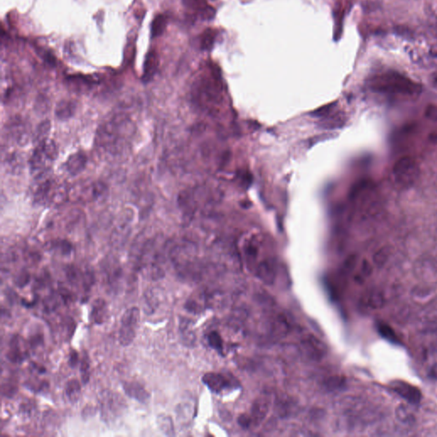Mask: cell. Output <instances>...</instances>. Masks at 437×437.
Listing matches in <instances>:
<instances>
[{
	"label": "cell",
	"mask_w": 437,
	"mask_h": 437,
	"mask_svg": "<svg viewBox=\"0 0 437 437\" xmlns=\"http://www.w3.org/2000/svg\"><path fill=\"white\" fill-rule=\"evenodd\" d=\"M135 132V125L127 115L119 113L110 116L98 128L97 146L108 155H119L130 144Z\"/></svg>",
	"instance_id": "6da1fadb"
},
{
	"label": "cell",
	"mask_w": 437,
	"mask_h": 437,
	"mask_svg": "<svg viewBox=\"0 0 437 437\" xmlns=\"http://www.w3.org/2000/svg\"><path fill=\"white\" fill-rule=\"evenodd\" d=\"M36 183L33 190L35 203L40 205L61 204L69 197V189L50 177L49 174L35 178Z\"/></svg>",
	"instance_id": "7a4b0ae2"
},
{
	"label": "cell",
	"mask_w": 437,
	"mask_h": 437,
	"mask_svg": "<svg viewBox=\"0 0 437 437\" xmlns=\"http://www.w3.org/2000/svg\"><path fill=\"white\" fill-rule=\"evenodd\" d=\"M240 248L245 262L251 270H255L258 263L272 255L270 252V243L267 237L259 231H250L242 237Z\"/></svg>",
	"instance_id": "3957f363"
},
{
	"label": "cell",
	"mask_w": 437,
	"mask_h": 437,
	"mask_svg": "<svg viewBox=\"0 0 437 437\" xmlns=\"http://www.w3.org/2000/svg\"><path fill=\"white\" fill-rule=\"evenodd\" d=\"M57 156L58 149L53 140L44 138L38 141L29 159V168L33 176L36 178L49 174Z\"/></svg>",
	"instance_id": "277c9868"
},
{
	"label": "cell",
	"mask_w": 437,
	"mask_h": 437,
	"mask_svg": "<svg viewBox=\"0 0 437 437\" xmlns=\"http://www.w3.org/2000/svg\"><path fill=\"white\" fill-rule=\"evenodd\" d=\"M371 87L375 91L387 93L416 94L420 87L415 82L397 73H386L372 79Z\"/></svg>",
	"instance_id": "5b68a950"
},
{
	"label": "cell",
	"mask_w": 437,
	"mask_h": 437,
	"mask_svg": "<svg viewBox=\"0 0 437 437\" xmlns=\"http://www.w3.org/2000/svg\"><path fill=\"white\" fill-rule=\"evenodd\" d=\"M101 415L105 422L116 420L127 409V404L122 395L111 391H103L99 394Z\"/></svg>",
	"instance_id": "8992f818"
},
{
	"label": "cell",
	"mask_w": 437,
	"mask_h": 437,
	"mask_svg": "<svg viewBox=\"0 0 437 437\" xmlns=\"http://www.w3.org/2000/svg\"><path fill=\"white\" fill-rule=\"evenodd\" d=\"M393 175L399 186L409 188L419 177V165L414 158L404 156L398 160L393 166Z\"/></svg>",
	"instance_id": "52a82bcc"
},
{
	"label": "cell",
	"mask_w": 437,
	"mask_h": 437,
	"mask_svg": "<svg viewBox=\"0 0 437 437\" xmlns=\"http://www.w3.org/2000/svg\"><path fill=\"white\" fill-rule=\"evenodd\" d=\"M140 309L131 306L126 310L121 319L118 340L123 347L130 346L136 337V328L140 321Z\"/></svg>",
	"instance_id": "ba28073f"
},
{
	"label": "cell",
	"mask_w": 437,
	"mask_h": 437,
	"mask_svg": "<svg viewBox=\"0 0 437 437\" xmlns=\"http://www.w3.org/2000/svg\"><path fill=\"white\" fill-rule=\"evenodd\" d=\"M106 191V186L101 182H87L75 185L70 188L69 197L76 201L91 202L103 197Z\"/></svg>",
	"instance_id": "9c48e42d"
},
{
	"label": "cell",
	"mask_w": 437,
	"mask_h": 437,
	"mask_svg": "<svg viewBox=\"0 0 437 437\" xmlns=\"http://www.w3.org/2000/svg\"><path fill=\"white\" fill-rule=\"evenodd\" d=\"M301 348L305 355L312 360L321 359L326 353L325 344L313 335H306L301 340Z\"/></svg>",
	"instance_id": "30bf717a"
},
{
	"label": "cell",
	"mask_w": 437,
	"mask_h": 437,
	"mask_svg": "<svg viewBox=\"0 0 437 437\" xmlns=\"http://www.w3.org/2000/svg\"><path fill=\"white\" fill-rule=\"evenodd\" d=\"M203 384L215 393H222L235 387V381L221 373L210 372L204 375L203 378Z\"/></svg>",
	"instance_id": "8fae6325"
},
{
	"label": "cell",
	"mask_w": 437,
	"mask_h": 437,
	"mask_svg": "<svg viewBox=\"0 0 437 437\" xmlns=\"http://www.w3.org/2000/svg\"><path fill=\"white\" fill-rule=\"evenodd\" d=\"M28 356L29 353L25 341L18 335H14L9 340L7 359L12 363H22L28 359Z\"/></svg>",
	"instance_id": "7c38bea8"
},
{
	"label": "cell",
	"mask_w": 437,
	"mask_h": 437,
	"mask_svg": "<svg viewBox=\"0 0 437 437\" xmlns=\"http://www.w3.org/2000/svg\"><path fill=\"white\" fill-rule=\"evenodd\" d=\"M102 271L107 286L113 291H116L121 284L123 276L122 266L116 261H107L102 266Z\"/></svg>",
	"instance_id": "4fadbf2b"
},
{
	"label": "cell",
	"mask_w": 437,
	"mask_h": 437,
	"mask_svg": "<svg viewBox=\"0 0 437 437\" xmlns=\"http://www.w3.org/2000/svg\"><path fill=\"white\" fill-rule=\"evenodd\" d=\"M257 278L266 284H272L277 274V262L273 256L267 257L256 265L255 268Z\"/></svg>",
	"instance_id": "5bb4252c"
},
{
	"label": "cell",
	"mask_w": 437,
	"mask_h": 437,
	"mask_svg": "<svg viewBox=\"0 0 437 437\" xmlns=\"http://www.w3.org/2000/svg\"><path fill=\"white\" fill-rule=\"evenodd\" d=\"M391 388L395 393L412 404H418L422 399V393L418 388L406 382L394 381Z\"/></svg>",
	"instance_id": "9a60e30c"
},
{
	"label": "cell",
	"mask_w": 437,
	"mask_h": 437,
	"mask_svg": "<svg viewBox=\"0 0 437 437\" xmlns=\"http://www.w3.org/2000/svg\"><path fill=\"white\" fill-rule=\"evenodd\" d=\"M122 388L128 397L138 402L146 404L150 400V392L138 382H122Z\"/></svg>",
	"instance_id": "2e32d148"
},
{
	"label": "cell",
	"mask_w": 437,
	"mask_h": 437,
	"mask_svg": "<svg viewBox=\"0 0 437 437\" xmlns=\"http://www.w3.org/2000/svg\"><path fill=\"white\" fill-rule=\"evenodd\" d=\"M269 410L268 400L265 398H260L254 403L251 412L248 414L250 419V425L256 426L260 425L267 415Z\"/></svg>",
	"instance_id": "e0dca14e"
},
{
	"label": "cell",
	"mask_w": 437,
	"mask_h": 437,
	"mask_svg": "<svg viewBox=\"0 0 437 437\" xmlns=\"http://www.w3.org/2000/svg\"><path fill=\"white\" fill-rule=\"evenodd\" d=\"M109 317L108 305L105 301L102 298H98L94 301L91 305V311L90 313V320L95 325H103Z\"/></svg>",
	"instance_id": "ac0fdd59"
},
{
	"label": "cell",
	"mask_w": 437,
	"mask_h": 437,
	"mask_svg": "<svg viewBox=\"0 0 437 437\" xmlns=\"http://www.w3.org/2000/svg\"><path fill=\"white\" fill-rule=\"evenodd\" d=\"M87 163V158L82 151L72 154L66 161L65 169L69 175H77L83 171Z\"/></svg>",
	"instance_id": "d6986e66"
},
{
	"label": "cell",
	"mask_w": 437,
	"mask_h": 437,
	"mask_svg": "<svg viewBox=\"0 0 437 437\" xmlns=\"http://www.w3.org/2000/svg\"><path fill=\"white\" fill-rule=\"evenodd\" d=\"M159 67V56L156 50H150L144 59V74H143V80L144 82H149L153 78L157 69Z\"/></svg>",
	"instance_id": "ffe728a7"
},
{
	"label": "cell",
	"mask_w": 437,
	"mask_h": 437,
	"mask_svg": "<svg viewBox=\"0 0 437 437\" xmlns=\"http://www.w3.org/2000/svg\"><path fill=\"white\" fill-rule=\"evenodd\" d=\"M291 328V319L284 313H278L271 322V330L272 333L277 337H282L287 334Z\"/></svg>",
	"instance_id": "44dd1931"
},
{
	"label": "cell",
	"mask_w": 437,
	"mask_h": 437,
	"mask_svg": "<svg viewBox=\"0 0 437 437\" xmlns=\"http://www.w3.org/2000/svg\"><path fill=\"white\" fill-rule=\"evenodd\" d=\"M62 302H63V298L61 297L58 292H55V291L50 292L48 296L44 297V300H43V307H44V312L47 313L55 312L56 310L59 308Z\"/></svg>",
	"instance_id": "7402d4cb"
},
{
	"label": "cell",
	"mask_w": 437,
	"mask_h": 437,
	"mask_svg": "<svg viewBox=\"0 0 437 437\" xmlns=\"http://www.w3.org/2000/svg\"><path fill=\"white\" fill-rule=\"evenodd\" d=\"M362 303L364 306L371 309L380 308L384 305V295L378 291H372L365 296Z\"/></svg>",
	"instance_id": "603a6c76"
},
{
	"label": "cell",
	"mask_w": 437,
	"mask_h": 437,
	"mask_svg": "<svg viewBox=\"0 0 437 437\" xmlns=\"http://www.w3.org/2000/svg\"><path fill=\"white\" fill-rule=\"evenodd\" d=\"M65 393L70 402H77L82 393V385L80 382L77 379L69 380L66 384Z\"/></svg>",
	"instance_id": "cb8c5ba5"
},
{
	"label": "cell",
	"mask_w": 437,
	"mask_h": 437,
	"mask_svg": "<svg viewBox=\"0 0 437 437\" xmlns=\"http://www.w3.org/2000/svg\"><path fill=\"white\" fill-rule=\"evenodd\" d=\"M185 3L188 7L199 12L206 18H210L213 16L214 10L210 9L204 0H185Z\"/></svg>",
	"instance_id": "d4e9b609"
},
{
	"label": "cell",
	"mask_w": 437,
	"mask_h": 437,
	"mask_svg": "<svg viewBox=\"0 0 437 437\" xmlns=\"http://www.w3.org/2000/svg\"><path fill=\"white\" fill-rule=\"evenodd\" d=\"M191 321L187 319H180L179 322V331L181 334L182 341L186 345H191L195 341V335L191 329Z\"/></svg>",
	"instance_id": "484cf974"
},
{
	"label": "cell",
	"mask_w": 437,
	"mask_h": 437,
	"mask_svg": "<svg viewBox=\"0 0 437 437\" xmlns=\"http://www.w3.org/2000/svg\"><path fill=\"white\" fill-rule=\"evenodd\" d=\"M75 111V103L70 101H63L56 106V115L58 118L67 119L72 116Z\"/></svg>",
	"instance_id": "4316f807"
},
{
	"label": "cell",
	"mask_w": 437,
	"mask_h": 437,
	"mask_svg": "<svg viewBox=\"0 0 437 437\" xmlns=\"http://www.w3.org/2000/svg\"><path fill=\"white\" fill-rule=\"evenodd\" d=\"M167 17L163 15H158L154 18L151 23V37H159L165 31L167 27Z\"/></svg>",
	"instance_id": "83f0119b"
},
{
	"label": "cell",
	"mask_w": 437,
	"mask_h": 437,
	"mask_svg": "<svg viewBox=\"0 0 437 437\" xmlns=\"http://www.w3.org/2000/svg\"><path fill=\"white\" fill-rule=\"evenodd\" d=\"M65 276L69 284L77 285L82 283V270L75 265H68L65 267Z\"/></svg>",
	"instance_id": "f1b7e54d"
},
{
	"label": "cell",
	"mask_w": 437,
	"mask_h": 437,
	"mask_svg": "<svg viewBox=\"0 0 437 437\" xmlns=\"http://www.w3.org/2000/svg\"><path fill=\"white\" fill-rule=\"evenodd\" d=\"M157 425L160 430L167 436H174L175 428L172 419L169 416L159 415L157 417Z\"/></svg>",
	"instance_id": "f546056e"
},
{
	"label": "cell",
	"mask_w": 437,
	"mask_h": 437,
	"mask_svg": "<svg viewBox=\"0 0 437 437\" xmlns=\"http://www.w3.org/2000/svg\"><path fill=\"white\" fill-rule=\"evenodd\" d=\"M144 311L147 313H153L156 310V307L158 306V298L156 297V295L154 293L153 291H146L144 293Z\"/></svg>",
	"instance_id": "4dcf8cb0"
},
{
	"label": "cell",
	"mask_w": 437,
	"mask_h": 437,
	"mask_svg": "<svg viewBox=\"0 0 437 437\" xmlns=\"http://www.w3.org/2000/svg\"><path fill=\"white\" fill-rule=\"evenodd\" d=\"M95 281H96L95 274L91 268L87 267V268L82 270V287L86 292H89L91 291V287L95 284Z\"/></svg>",
	"instance_id": "1f68e13d"
},
{
	"label": "cell",
	"mask_w": 437,
	"mask_h": 437,
	"mask_svg": "<svg viewBox=\"0 0 437 437\" xmlns=\"http://www.w3.org/2000/svg\"><path fill=\"white\" fill-rule=\"evenodd\" d=\"M378 330L382 337H384L385 339H387L391 343H398L399 342L395 332L393 331V329L390 325L384 324V323H380L378 325Z\"/></svg>",
	"instance_id": "d6a6232c"
},
{
	"label": "cell",
	"mask_w": 437,
	"mask_h": 437,
	"mask_svg": "<svg viewBox=\"0 0 437 437\" xmlns=\"http://www.w3.org/2000/svg\"><path fill=\"white\" fill-rule=\"evenodd\" d=\"M346 384V379L342 376H333L325 381V386L329 391H337L342 389Z\"/></svg>",
	"instance_id": "836d02e7"
},
{
	"label": "cell",
	"mask_w": 437,
	"mask_h": 437,
	"mask_svg": "<svg viewBox=\"0 0 437 437\" xmlns=\"http://www.w3.org/2000/svg\"><path fill=\"white\" fill-rule=\"evenodd\" d=\"M216 31L211 29H209L203 33L201 38V47L203 50H209L213 46L216 41Z\"/></svg>",
	"instance_id": "e575fe53"
},
{
	"label": "cell",
	"mask_w": 437,
	"mask_h": 437,
	"mask_svg": "<svg viewBox=\"0 0 437 437\" xmlns=\"http://www.w3.org/2000/svg\"><path fill=\"white\" fill-rule=\"evenodd\" d=\"M81 374H82V384L87 385L90 381V359L88 358L87 354H85L82 359Z\"/></svg>",
	"instance_id": "d590c367"
},
{
	"label": "cell",
	"mask_w": 437,
	"mask_h": 437,
	"mask_svg": "<svg viewBox=\"0 0 437 437\" xmlns=\"http://www.w3.org/2000/svg\"><path fill=\"white\" fill-rule=\"evenodd\" d=\"M17 392V384L13 379H7L5 383L2 384V393L7 398H11Z\"/></svg>",
	"instance_id": "8d00e7d4"
},
{
	"label": "cell",
	"mask_w": 437,
	"mask_h": 437,
	"mask_svg": "<svg viewBox=\"0 0 437 437\" xmlns=\"http://www.w3.org/2000/svg\"><path fill=\"white\" fill-rule=\"evenodd\" d=\"M208 343L210 346L218 351H221L222 338L217 331H210L208 335Z\"/></svg>",
	"instance_id": "74e56055"
},
{
	"label": "cell",
	"mask_w": 437,
	"mask_h": 437,
	"mask_svg": "<svg viewBox=\"0 0 437 437\" xmlns=\"http://www.w3.org/2000/svg\"><path fill=\"white\" fill-rule=\"evenodd\" d=\"M30 278L31 276L28 271L22 270L14 278V283L17 287L24 288L30 281Z\"/></svg>",
	"instance_id": "f35d334b"
},
{
	"label": "cell",
	"mask_w": 437,
	"mask_h": 437,
	"mask_svg": "<svg viewBox=\"0 0 437 437\" xmlns=\"http://www.w3.org/2000/svg\"><path fill=\"white\" fill-rule=\"evenodd\" d=\"M52 249L59 250L60 253L63 256H69L72 251V245L67 241H60L58 243H53L51 245Z\"/></svg>",
	"instance_id": "ab89813d"
},
{
	"label": "cell",
	"mask_w": 437,
	"mask_h": 437,
	"mask_svg": "<svg viewBox=\"0 0 437 437\" xmlns=\"http://www.w3.org/2000/svg\"><path fill=\"white\" fill-rule=\"evenodd\" d=\"M389 256H390V251H389L388 248H383L381 250H378V252L375 254L374 258H373L375 264H377L379 266L384 265L385 262H387Z\"/></svg>",
	"instance_id": "60d3db41"
},
{
	"label": "cell",
	"mask_w": 437,
	"mask_h": 437,
	"mask_svg": "<svg viewBox=\"0 0 437 437\" xmlns=\"http://www.w3.org/2000/svg\"><path fill=\"white\" fill-rule=\"evenodd\" d=\"M407 408L405 406H401L397 409L396 415L397 418L400 419V421L408 422L411 421L412 419L411 412H407Z\"/></svg>",
	"instance_id": "b9f144b4"
},
{
	"label": "cell",
	"mask_w": 437,
	"mask_h": 437,
	"mask_svg": "<svg viewBox=\"0 0 437 437\" xmlns=\"http://www.w3.org/2000/svg\"><path fill=\"white\" fill-rule=\"evenodd\" d=\"M58 293L60 294L61 297L63 298V303L67 304L69 302H72L74 300L73 295L69 290H67L65 288L59 287L58 289Z\"/></svg>",
	"instance_id": "7bdbcfd3"
},
{
	"label": "cell",
	"mask_w": 437,
	"mask_h": 437,
	"mask_svg": "<svg viewBox=\"0 0 437 437\" xmlns=\"http://www.w3.org/2000/svg\"><path fill=\"white\" fill-rule=\"evenodd\" d=\"M79 363V353L75 350H70L69 352V365L71 368H75Z\"/></svg>",
	"instance_id": "ee69618b"
},
{
	"label": "cell",
	"mask_w": 437,
	"mask_h": 437,
	"mask_svg": "<svg viewBox=\"0 0 437 437\" xmlns=\"http://www.w3.org/2000/svg\"><path fill=\"white\" fill-rule=\"evenodd\" d=\"M43 335L35 334L33 335L30 337L29 344L31 345L32 348H37L38 346H41V344H43Z\"/></svg>",
	"instance_id": "f6af8a7d"
},
{
	"label": "cell",
	"mask_w": 437,
	"mask_h": 437,
	"mask_svg": "<svg viewBox=\"0 0 437 437\" xmlns=\"http://www.w3.org/2000/svg\"><path fill=\"white\" fill-rule=\"evenodd\" d=\"M361 271H362V275L363 276H368L370 273H371V266L369 265L368 263L366 262H364L362 265V268H361Z\"/></svg>",
	"instance_id": "bcb514c9"
},
{
	"label": "cell",
	"mask_w": 437,
	"mask_h": 437,
	"mask_svg": "<svg viewBox=\"0 0 437 437\" xmlns=\"http://www.w3.org/2000/svg\"><path fill=\"white\" fill-rule=\"evenodd\" d=\"M32 366H33V368L35 369V371H37L39 373H44V372H46V370L44 367H43L41 365H38L36 363H32Z\"/></svg>",
	"instance_id": "7dc6e473"
}]
</instances>
